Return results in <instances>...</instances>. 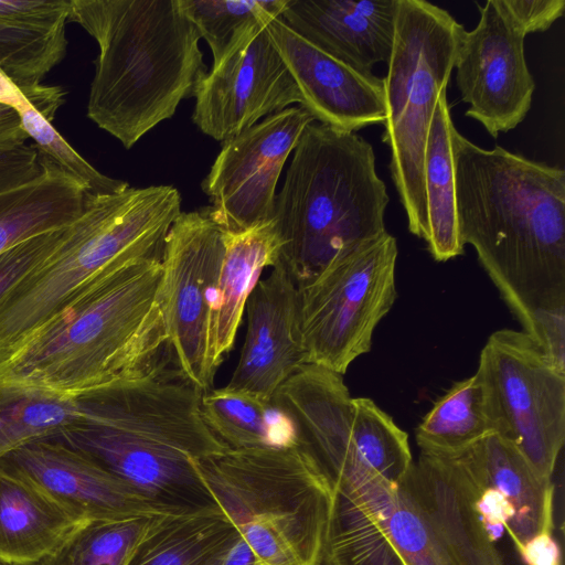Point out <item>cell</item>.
<instances>
[{
  "label": "cell",
  "instance_id": "30",
  "mask_svg": "<svg viewBox=\"0 0 565 565\" xmlns=\"http://www.w3.org/2000/svg\"><path fill=\"white\" fill-rule=\"evenodd\" d=\"M201 415L228 449L284 448L296 444L289 419L270 402L228 387L204 391Z\"/></svg>",
  "mask_w": 565,
  "mask_h": 565
},
{
  "label": "cell",
  "instance_id": "13",
  "mask_svg": "<svg viewBox=\"0 0 565 565\" xmlns=\"http://www.w3.org/2000/svg\"><path fill=\"white\" fill-rule=\"evenodd\" d=\"M223 230L209 209L181 212L164 242L160 297L169 345L179 369L203 392L215 373L207 331L213 290L224 256Z\"/></svg>",
  "mask_w": 565,
  "mask_h": 565
},
{
  "label": "cell",
  "instance_id": "39",
  "mask_svg": "<svg viewBox=\"0 0 565 565\" xmlns=\"http://www.w3.org/2000/svg\"><path fill=\"white\" fill-rule=\"evenodd\" d=\"M28 139L17 111L0 103V142L19 145L26 142Z\"/></svg>",
  "mask_w": 565,
  "mask_h": 565
},
{
  "label": "cell",
  "instance_id": "14",
  "mask_svg": "<svg viewBox=\"0 0 565 565\" xmlns=\"http://www.w3.org/2000/svg\"><path fill=\"white\" fill-rule=\"evenodd\" d=\"M312 121L306 108L291 106L222 142L201 186L211 217L223 230L241 232L273 221L278 179Z\"/></svg>",
  "mask_w": 565,
  "mask_h": 565
},
{
  "label": "cell",
  "instance_id": "34",
  "mask_svg": "<svg viewBox=\"0 0 565 565\" xmlns=\"http://www.w3.org/2000/svg\"><path fill=\"white\" fill-rule=\"evenodd\" d=\"M0 103L19 115L29 139L39 153L75 177L88 194H111L127 189L128 182L103 174L85 160L55 129L52 121L34 106L17 85L0 72Z\"/></svg>",
  "mask_w": 565,
  "mask_h": 565
},
{
  "label": "cell",
  "instance_id": "31",
  "mask_svg": "<svg viewBox=\"0 0 565 565\" xmlns=\"http://www.w3.org/2000/svg\"><path fill=\"white\" fill-rule=\"evenodd\" d=\"M492 433L484 388L476 372L434 403L416 428V443L423 455L452 460Z\"/></svg>",
  "mask_w": 565,
  "mask_h": 565
},
{
  "label": "cell",
  "instance_id": "23",
  "mask_svg": "<svg viewBox=\"0 0 565 565\" xmlns=\"http://www.w3.org/2000/svg\"><path fill=\"white\" fill-rule=\"evenodd\" d=\"M71 0H0V72L38 86L66 55Z\"/></svg>",
  "mask_w": 565,
  "mask_h": 565
},
{
  "label": "cell",
  "instance_id": "35",
  "mask_svg": "<svg viewBox=\"0 0 565 565\" xmlns=\"http://www.w3.org/2000/svg\"><path fill=\"white\" fill-rule=\"evenodd\" d=\"M56 228L33 235L0 254V299L52 252Z\"/></svg>",
  "mask_w": 565,
  "mask_h": 565
},
{
  "label": "cell",
  "instance_id": "25",
  "mask_svg": "<svg viewBox=\"0 0 565 565\" xmlns=\"http://www.w3.org/2000/svg\"><path fill=\"white\" fill-rule=\"evenodd\" d=\"M239 537L215 503L169 504L153 516L130 565H223Z\"/></svg>",
  "mask_w": 565,
  "mask_h": 565
},
{
  "label": "cell",
  "instance_id": "9",
  "mask_svg": "<svg viewBox=\"0 0 565 565\" xmlns=\"http://www.w3.org/2000/svg\"><path fill=\"white\" fill-rule=\"evenodd\" d=\"M270 403L335 489L373 480L397 486L414 461L407 433L373 399L352 397L342 374L303 364Z\"/></svg>",
  "mask_w": 565,
  "mask_h": 565
},
{
  "label": "cell",
  "instance_id": "18",
  "mask_svg": "<svg viewBox=\"0 0 565 565\" xmlns=\"http://www.w3.org/2000/svg\"><path fill=\"white\" fill-rule=\"evenodd\" d=\"M246 301L247 328L226 387L270 402L277 388L307 364L300 328L299 288L279 260Z\"/></svg>",
  "mask_w": 565,
  "mask_h": 565
},
{
  "label": "cell",
  "instance_id": "32",
  "mask_svg": "<svg viewBox=\"0 0 565 565\" xmlns=\"http://www.w3.org/2000/svg\"><path fill=\"white\" fill-rule=\"evenodd\" d=\"M156 510L78 524L35 565H130L146 537Z\"/></svg>",
  "mask_w": 565,
  "mask_h": 565
},
{
  "label": "cell",
  "instance_id": "40",
  "mask_svg": "<svg viewBox=\"0 0 565 565\" xmlns=\"http://www.w3.org/2000/svg\"><path fill=\"white\" fill-rule=\"evenodd\" d=\"M0 565H4V564H1V563H0Z\"/></svg>",
  "mask_w": 565,
  "mask_h": 565
},
{
  "label": "cell",
  "instance_id": "17",
  "mask_svg": "<svg viewBox=\"0 0 565 565\" xmlns=\"http://www.w3.org/2000/svg\"><path fill=\"white\" fill-rule=\"evenodd\" d=\"M452 461L494 543L507 533L518 551L534 536L553 533L555 486L509 441L492 433Z\"/></svg>",
  "mask_w": 565,
  "mask_h": 565
},
{
  "label": "cell",
  "instance_id": "36",
  "mask_svg": "<svg viewBox=\"0 0 565 565\" xmlns=\"http://www.w3.org/2000/svg\"><path fill=\"white\" fill-rule=\"evenodd\" d=\"M41 171V157L34 145L0 142V193L32 181Z\"/></svg>",
  "mask_w": 565,
  "mask_h": 565
},
{
  "label": "cell",
  "instance_id": "29",
  "mask_svg": "<svg viewBox=\"0 0 565 565\" xmlns=\"http://www.w3.org/2000/svg\"><path fill=\"white\" fill-rule=\"evenodd\" d=\"M454 122L444 89L430 121L424 156V185L428 221L427 249L437 262L463 254L457 223L455 169L451 152Z\"/></svg>",
  "mask_w": 565,
  "mask_h": 565
},
{
  "label": "cell",
  "instance_id": "8",
  "mask_svg": "<svg viewBox=\"0 0 565 565\" xmlns=\"http://www.w3.org/2000/svg\"><path fill=\"white\" fill-rule=\"evenodd\" d=\"M463 25L425 0H397L393 49L382 78L385 120L382 141L408 231L426 242L428 221L424 156L439 94L447 88Z\"/></svg>",
  "mask_w": 565,
  "mask_h": 565
},
{
  "label": "cell",
  "instance_id": "22",
  "mask_svg": "<svg viewBox=\"0 0 565 565\" xmlns=\"http://www.w3.org/2000/svg\"><path fill=\"white\" fill-rule=\"evenodd\" d=\"M224 245L209 316V362L214 373L233 349L249 294L264 268L279 260L282 243L270 221L241 232L225 231Z\"/></svg>",
  "mask_w": 565,
  "mask_h": 565
},
{
  "label": "cell",
  "instance_id": "4",
  "mask_svg": "<svg viewBox=\"0 0 565 565\" xmlns=\"http://www.w3.org/2000/svg\"><path fill=\"white\" fill-rule=\"evenodd\" d=\"M68 22L97 43L87 117L130 149L207 74L179 0H71Z\"/></svg>",
  "mask_w": 565,
  "mask_h": 565
},
{
  "label": "cell",
  "instance_id": "11",
  "mask_svg": "<svg viewBox=\"0 0 565 565\" xmlns=\"http://www.w3.org/2000/svg\"><path fill=\"white\" fill-rule=\"evenodd\" d=\"M477 373L494 433L552 481L565 441V373L532 337L512 329L490 334Z\"/></svg>",
  "mask_w": 565,
  "mask_h": 565
},
{
  "label": "cell",
  "instance_id": "1",
  "mask_svg": "<svg viewBox=\"0 0 565 565\" xmlns=\"http://www.w3.org/2000/svg\"><path fill=\"white\" fill-rule=\"evenodd\" d=\"M456 213L469 244L526 332L565 317V171L451 129Z\"/></svg>",
  "mask_w": 565,
  "mask_h": 565
},
{
  "label": "cell",
  "instance_id": "16",
  "mask_svg": "<svg viewBox=\"0 0 565 565\" xmlns=\"http://www.w3.org/2000/svg\"><path fill=\"white\" fill-rule=\"evenodd\" d=\"M266 24L212 67L196 88L192 120L216 141L224 142L264 117L301 105L299 89Z\"/></svg>",
  "mask_w": 565,
  "mask_h": 565
},
{
  "label": "cell",
  "instance_id": "7",
  "mask_svg": "<svg viewBox=\"0 0 565 565\" xmlns=\"http://www.w3.org/2000/svg\"><path fill=\"white\" fill-rule=\"evenodd\" d=\"M191 461L258 565L322 564L337 490L301 446L227 449Z\"/></svg>",
  "mask_w": 565,
  "mask_h": 565
},
{
  "label": "cell",
  "instance_id": "19",
  "mask_svg": "<svg viewBox=\"0 0 565 565\" xmlns=\"http://www.w3.org/2000/svg\"><path fill=\"white\" fill-rule=\"evenodd\" d=\"M266 28L299 89V106L315 120L349 132L384 122L382 78L327 54L291 30L280 15Z\"/></svg>",
  "mask_w": 565,
  "mask_h": 565
},
{
  "label": "cell",
  "instance_id": "27",
  "mask_svg": "<svg viewBox=\"0 0 565 565\" xmlns=\"http://www.w3.org/2000/svg\"><path fill=\"white\" fill-rule=\"evenodd\" d=\"M89 414L85 393L70 394L0 379V461L29 443L87 424Z\"/></svg>",
  "mask_w": 565,
  "mask_h": 565
},
{
  "label": "cell",
  "instance_id": "24",
  "mask_svg": "<svg viewBox=\"0 0 565 565\" xmlns=\"http://www.w3.org/2000/svg\"><path fill=\"white\" fill-rule=\"evenodd\" d=\"M81 523L32 480L0 463L1 564H38Z\"/></svg>",
  "mask_w": 565,
  "mask_h": 565
},
{
  "label": "cell",
  "instance_id": "2",
  "mask_svg": "<svg viewBox=\"0 0 565 565\" xmlns=\"http://www.w3.org/2000/svg\"><path fill=\"white\" fill-rule=\"evenodd\" d=\"M202 393L170 354L141 373L90 390L92 423L49 438L89 456L152 501L213 503L191 459L228 448L203 420Z\"/></svg>",
  "mask_w": 565,
  "mask_h": 565
},
{
  "label": "cell",
  "instance_id": "12",
  "mask_svg": "<svg viewBox=\"0 0 565 565\" xmlns=\"http://www.w3.org/2000/svg\"><path fill=\"white\" fill-rule=\"evenodd\" d=\"M387 530L406 565H504L450 459L413 461L394 490Z\"/></svg>",
  "mask_w": 565,
  "mask_h": 565
},
{
  "label": "cell",
  "instance_id": "33",
  "mask_svg": "<svg viewBox=\"0 0 565 565\" xmlns=\"http://www.w3.org/2000/svg\"><path fill=\"white\" fill-rule=\"evenodd\" d=\"M182 10L209 44L218 66L260 25L279 17L286 0H179Z\"/></svg>",
  "mask_w": 565,
  "mask_h": 565
},
{
  "label": "cell",
  "instance_id": "20",
  "mask_svg": "<svg viewBox=\"0 0 565 565\" xmlns=\"http://www.w3.org/2000/svg\"><path fill=\"white\" fill-rule=\"evenodd\" d=\"M0 463L32 480L79 522L149 512L164 504L145 497L84 452L52 438L29 443Z\"/></svg>",
  "mask_w": 565,
  "mask_h": 565
},
{
  "label": "cell",
  "instance_id": "5",
  "mask_svg": "<svg viewBox=\"0 0 565 565\" xmlns=\"http://www.w3.org/2000/svg\"><path fill=\"white\" fill-rule=\"evenodd\" d=\"M388 202L372 145L355 132L310 122L292 151L273 218L280 259L298 288L385 234Z\"/></svg>",
  "mask_w": 565,
  "mask_h": 565
},
{
  "label": "cell",
  "instance_id": "38",
  "mask_svg": "<svg viewBox=\"0 0 565 565\" xmlns=\"http://www.w3.org/2000/svg\"><path fill=\"white\" fill-rule=\"evenodd\" d=\"M518 553L525 565H562L561 547L553 533L534 536Z\"/></svg>",
  "mask_w": 565,
  "mask_h": 565
},
{
  "label": "cell",
  "instance_id": "28",
  "mask_svg": "<svg viewBox=\"0 0 565 565\" xmlns=\"http://www.w3.org/2000/svg\"><path fill=\"white\" fill-rule=\"evenodd\" d=\"M394 490L375 497L337 490L322 565H406L387 530Z\"/></svg>",
  "mask_w": 565,
  "mask_h": 565
},
{
  "label": "cell",
  "instance_id": "26",
  "mask_svg": "<svg viewBox=\"0 0 565 565\" xmlns=\"http://www.w3.org/2000/svg\"><path fill=\"white\" fill-rule=\"evenodd\" d=\"M42 171L32 181L0 193V254L13 245L73 221L83 210L85 186L41 156Z\"/></svg>",
  "mask_w": 565,
  "mask_h": 565
},
{
  "label": "cell",
  "instance_id": "3",
  "mask_svg": "<svg viewBox=\"0 0 565 565\" xmlns=\"http://www.w3.org/2000/svg\"><path fill=\"white\" fill-rule=\"evenodd\" d=\"M161 258L100 274L8 359L0 379L81 394L141 373L172 354Z\"/></svg>",
  "mask_w": 565,
  "mask_h": 565
},
{
  "label": "cell",
  "instance_id": "37",
  "mask_svg": "<svg viewBox=\"0 0 565 565\" xmlns=\"http://www.w3.org/2000/svg\"><path fill=\"white\" fill-rule=\"evenodd\" d=\"M508 13L526 36L543 32L564 14V0H502Z\"/></svg>",
  "mask_w": 565,
  "mask_h": 565
},
{
  "label": "cell",
  "instance_id": "10",
  "mask_svg": "<svg viewBox=\"0 0 565 565\" xmlns=\"http://www.w3.org/2000/svg\"><path fill=\"white\" fill-rule=\"evenodd\" d=\"M398 249L388 232L334 259L299 288L307 364L344 374L367 353L376 326L397 297Z\"/></svg>",
  "mask_w": 565,
  "mask_h": 565
},
{
  "label": "cell",
  "instance_id": "41",
  "mask_svg": "<svg viewBox=\"0 0 565 565\" xmlns=\"http://www.w3.org/2000/svg\"><path fill=\"white\" fill-rule=\"evenodd\" d=\"M322 565V564H321Z\"/></svg>",
  "mask_w": 565,
  "mask_h": 565
},
{
  "label": "cell",
  "instance_id": "15",
  "mask_svg": "<svg viewBox=\"0 0 565 565\" xmlns=\"http://www.w3.org/2000/svg\"><path fill=\"white\" fill-rule=\"evenodd\" d=\"M480 20L460 36L454 68L465 115L497 138L521 124L532 105L534 78L524 55L525 35L502 0L478 6Z\"/></svg>",
  "mask_w": 565,
  "mask_h": 565
},
{
  "label": "cell",
  "instance_id": "21",
  "mask_svg": "<svg viewBox=\"0 0 565 565\" xmlns=\"http://www.w3.org/2000/svg\"><path fill=\"white\" fill-rule=\"evenodd\" d=\"M397 0H286L280 18L332 57L371 75L393 49Z\"/></svg>",
  "mask_w": 565,
  "mask_h": 565
},
{
  "label": "cell",
  "instance_id": "6",
  "mask_svg": "<svg viewBox=\"0 0 565 565\" xmlns=\"http://www.w3.org/2000/svg\"><path fill=\"white\" fill-rule=\"evenodd\" d=\"M181 212V195L173 185L87 194L82 212L57 227L51 254L0 299V362L100 274L161 258Z\"/></svg>",
  "mask_w": 565,
  "mask_h": 565
}]
</instances>
